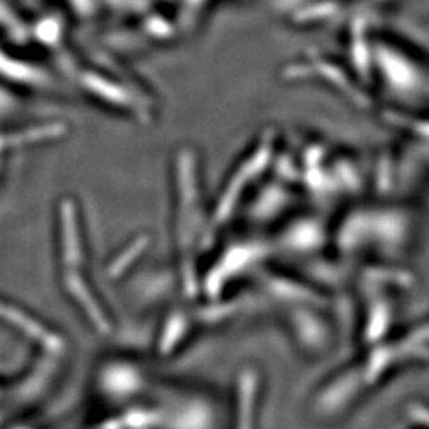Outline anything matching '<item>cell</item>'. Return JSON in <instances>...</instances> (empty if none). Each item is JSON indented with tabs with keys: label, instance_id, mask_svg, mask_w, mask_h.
Segmentation results:
<instances>
[{
	"label": "cell",
	"instance_id": "obj_1",
	"mask_svg": "<svg viewBox=\"0 0 429 429\" xmlns=\"http://www.w3.org/2000/svg\"><path fill=\"white\" fill-rule=\"evenodd\" d=\"M405 419H409L410 425L429 426V403L412 400L405 407Z\"/></svg>",
	"mask_w": 429,
	"mask_h": 429
}]
</instances>
